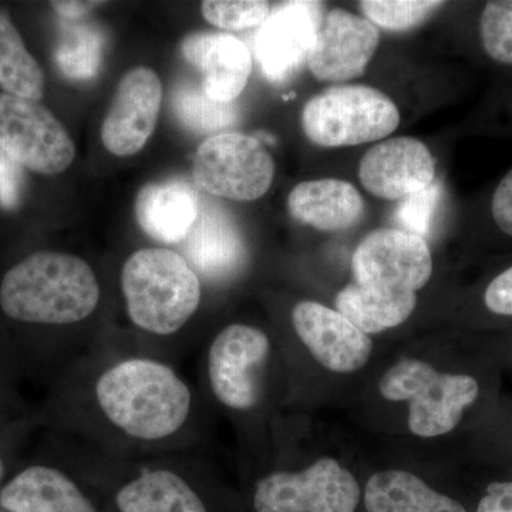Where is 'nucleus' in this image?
I'll list each match as a JSON object with an SVG mask.
<instances>
[{
    "mask_svg": "<svg viewBox=\"0 0 512 512\" xmlns=\"http://www.w3.org/2000/svg\"><path fill=\"white\" fill-rule=\"evenodd\" d=\"M379 390L390 402H409L410 431L433 439L456 429L476 402L480 384L468 375L441 373L423 360L403 359L384 372Z\"/></svg>",
    "mask_w": 512,
    "mask_h": 512,
    "instance_id": "nucleus-4",
    "label": "nucleus"
},
{
    "mask_svg": "<svg viewBox=\"0 0 512 512\" xmlns=\"http://www.w3.org/2000/svg\"><path fill=\"white\" fill-rule=\"evenodd\" d=\"M296 221L325 232L346 231L365 215V202L355 185L338 178H320L296 185L288 197Z\"/></svg>",
    "mask_w": 512,
    "mask_h": 512,
    "instance_id": "nucleus-18",
    "label": "nucleus"
},
{
    "mask_svg": "<svg viewBox=\"0 0 512 512\" xmlns=\"http://www.w3.org/2000/svg\"><path fill=\"white\" fill-rule=\"evenodd\" d=\"M23 167L0 148V207L16 210L22 200Z\"/></svg>",
    "mask_w": 512,
    "mask_h": 512,
    "instance_id": "nucleus-31",
    "label": "nucleus"
},
{
    "mask_svg": "<svg viewBox=\"0 0 512 512\" xmlns=\"http://www.w3.org/2000/svg\"><path fill=\"white\" fill-rule=\"evenodd\" d=\"M319 10L318 2H288L269 13L255 42L256 57L269 80H285L308 60L322 22Z\"/></svg>",
    "mask_w": 512,
    "mask_h": 512,
    "instance_id": "nucleus-15",
    "label": "nucleus"
},
{
    "mask_svg": "<svg viewBox=\"0 0 512 512\" xmlns=\"http://www.w3.org/2000/svg\"><path fill=\"white\" fill-rule=\"evenodd\" d=\"M275 163L258 138L220 133L198 147L192 161L195 187L232 201H255L274 183Z\"/></svg>",
    "mask_w": 512,
    "mask_h": 512,
    "instance_id": "nucleus-6",
    "label": "nucleus"
},
{
    "mask_svg": "<svg viewBox=\"0 0 512 512\" xmlns=\"http://www.w3.org/2000/svg\"><path fill=\"white\" fill-rule=\"evenodd\" d=\"M0 148L23 168L63 173L76 157L69 131L39 101L0 93Z\"/></svg>",
    "mask_w": 512,
    "mask_h": 512,
    "instance_id": "nucleus-8",
    "label": "nucleus"
},
{
    "mask_svg": "<svg viewBox=\"0 0 512 512\" xmlns=\"http://www.w3.org/2000/svg\"><path fill=\"white\" fill-rule=\"evenodd\" d=\"M2 476H3V464H2V460H0V480H2Z\"/></svg>",
    "mask_w": 512,
    "mask_h": 512,
    "instance_id": "nucleus-36",
    "label": "nucleus"
},
{
    "mask_svg": "<svg viewBox=\"0 0 512 512\" xmlns=\"http://www.w3.org/2000/svg\"><path fill=\"white\" fill-rule=\"evenodd\" d=\"M444 6L434 0H365L360 8L373 25L389 32H406L421 23Z\"/></svg>",
    "mask_w": 512,
    "mask_h": 512,
    "instance_id": "nucleus-27",
    "label": "nucleus"
},
{
    "mask_svg": "<svg viewBox=\"0 0 512 512\" xmlns=\"http://www.w3.org/2000/svg\"><path fill=\"white\" fill-rule=\"evenodd\" d=\"M96 399L111 424L133 439L173 436L191 413L187 384L170 366L151 359H127L110 367L96 384Z\"/></svg>",
    "mask_w": 512,
    "mask_h": 512,
    "instance_id": "nucleus-1",
    "label": "nucleus"
},
{
    "mask_svg": "<svg viewBox=\"0 0 512 512\" xmlns=\"http://www.w3.org/2000/svg\"><path fill=\"white\" fill-rule=\"evenodd\" d=\"M440 197V185L433 183L426 190L417 192L400 202L396 211V220L402 225L403 231L412 232L421 238L429 235Z\"/></svg>",
    "mask_w": 512,
    "mask_h": 512,
    "instance_id": "nucleus-30",
    "label": "nucleus"
},
{
    "mask_svg": "<svg viewBox=\"0 0 512 512\" xmlns=\"http://www.w3.org/2000/svg\"><path fill=\"white\" fill-rule=\"evenodd\" d=\"M365 508L367 512H467L454 498L403 470L373 474L365 488Z\"/></svg>",
    "mask_w": 512,
    "mask_h": 512,
    "instance_id": "nucleus-21",
    "label": "nucleus"
},
{
    "mask_svg": "<svg viewBox=\"0 0 512 512\" xmlns=\"http://www.w3.org/2000/svg\"><path fill=\"white\" fill-rule=\"evenodd\" d=\"M477 512H512V481L488 485Z\"/></svg>",
    "mask_w": 512,
    "mask_h": 512,
    "instance_id": "nucleus-34",
    "label": "nucleus"
},
{
    "mask_svg": "<svg viewBox=\"0 0 512 512\" xmlns=\"http://www.w3.org/2000/svg\"><path fill=\"white\" fill-rule=\"evenodd\" d=\"M131 322L153 335L178 332L197 312L201 282L187 259L167 248L134 252L121 271Z\"/></svg>",
    "mask_w": 512,
    "mask_h": 512,
    "instance_id": "nucleus-3",
    "label": "nucleus"
},
{
    "mask_svg": "<svg viewBox=\"0 0 512 512\" xmlns=\"http://www.w3.org/2000/svg\"><path fill=\"white\" fill-rule=\"evenodd\" d=\"M0 89L10 96L39 101L45 94V73L12 20L0 12Z\"/></svg>",
    "mask_w": 512,
    "mask_h": 512,
    "instance_id": "nucleus-24",
    "label": "nucleus"
},
{
    "mask_svg": "<svg viewBox=\"0 0 512 512\" xmlns=\"http://www.w3.org/2000/svg\"><path fill=\"white\" fill-rule=\"evenodd\" d=\"M100 302L92 266L76 255L43 251L3 276L0 306L9 318L37 325H72L89 318Z\"/></svg>",
    "mask_w": 512,
    "mask_h": 512,
    "instance_id": "nucleus-2",
    "label": "nucleus"
},
{
    "mask_svg": "<svg viewBox=\"0 0 512 512\" xmlns=\"http://www.w3.org/2000/svg\"><path fill=\"white\" fill-rule=\"evenodd\" d=\"M53 10L64 20H79L89 15L92 10L99 8L103 2H82V0H57L50 3Z\"/></svg>",
    "mask_w": 512,
    "mask_h": 512,
    "instance_id": "nucleus-35",
    "label": "nucleus"
},
{
    "mask_svg": "<svg viewBox=\"0 0 512 512\" xmlns=\"http://www.w3.org/2000/svg\"><path fill=\"white\" fill-rule=\"evenodd\" d=\"M163 84L154 70L140 66L121 77L103 126V146L117 157L140 153L156 130Z\"/></svg>",
    "mask_w": 512,
    "mask_h": 512,
    "instance_id": "nucleus-11",
    "label": "nucleus"
},
{
    "mask_svg": "<svg viewBox=\"0 0 512 512\" xmlns=\"http://www.w3.org/2000/svg\"><path fill=\"white\" fill-rule=\"evenodd\" d=\"M173 111L188 130L198 134H210L234 126L238 110L234 103L212 100L201 86L183 83L174 90Z\"/></svg>",
    "mask_w": 512,
    "mask_h": 512,
    "instance_id": "nucleus-26",
    "label": "nucleus"
},
{
    "mask_svg": "<svg viewBox=\"0 0 512 512\" xmlns=\"http://www.w3.org/2000/svg\"><path fill=\"white\" fill-rule=\"evenodd\" d=\"M120 512H207L198 494L170 470H150L117 493Z\"/></svg>",
    "mask_w": 512,
    "mask_h": 512,
    "instance_id": "nucleus-23",
    "label": "nucleus"
},
{
    "mask_svg": "<svg viewBox=\"0 0 512 512\" xmlns=\"http://www.w3.org/2000/svg\"><path fill=\"white\" fill-rule=\"evenodd\" d=\"M201 12L215 28L244 30L264 25L271 6L262 0H205Z\"/></svg>",
    "mask_w": 512,
    "mask_h": 512,
    "instance_id": "nucleus-28",
    "label": "nucleus"
},
{
    "mask_svg": "<svg viewBox=\"0 0 512 512\" xmlns=\"http://www.w3.org/2000/svg\"><path fill=\"white\" fill-rule=\"evenodd\" d=\"M362 490L352 471L323 457L301 471H278L258 481L256 512H356Z\"/></svg>",
    "mask_w": 512,
    "mask_h": 512,
    "instance_id": "nucleus-7",
    "label": "nucleus"
},
{
    "mask_svg": "<svg viewBox=\"0 0 512 512\" xmlns=\"http://www.w3.org/2000/svg\"><path fill=\"white\" fill-rule=\"evenodd\" d=\"M293 329L306 349L330 372L355 373L369 362L373 342L342 313L302 301L292 311Z\"/></svg>",
    "mask_w": 512,
    "mask_h": 512,
    "instance_id": "nucleus-14",
    "label": "nucleus"
},
{
    "mask_svg": "<svg viewBox=\"0 0 512 512\" xmlns=\"http://www.w3.org/2000/svg\"><path fill=\"white\" fill-rule=\"evenodd\" d=\"M181 244L191 268L210 279L227 278L247 259L237 222L210 202H200L197 220Z\"/></svg>",
    "mask_w": 512,
    "mask_h": 512,
    "instance_id": "nucleus-17",
    "label": "nucleus"
},
{
    "mask_svg": "<svg viewBox=\"0 0 512 512\" xmlns=\"http://www.w3.org/2000/svg\"><path fill=\"white\" fill-rule=\"evenodd\" d=\"M9 512H97L77 484L56 468L23 470L0 493Z\"/></svg>",
    "mask_w": 512,
    "mask_h": 512,
    "instance_id": "nucleus-20",
    "label": "nucleus"
},
{
    "mask_svg": "<svg viewBox=\"0 0 512 512\" xmlns=\"http://www.w3.org/2000/svg\"><path fill=\"white\" fill-rule=\"evenodd\" d=\"M491 212L498 228L512 237V170L498 184L491 202Z\"/></svg>",
    "mask_w": 512,
    "mask_h": 512,
    "instance_id": "nucleus-33",
    "label": "nucleus"
},
{
    "mask_svg": "<svg viewBox=\"0 0 512 512\" xmlns=\"http://www.w3.org/2000/svg\"><path fill=\"white\" fill-rule=\"evenodd\" d=\"M400 113L389 96L363 84L335 86L306 103L302 127L316 146L338 148L383 140L396 131Z\"/></svg>",
    "mask_w": 512,
    "mask_h": 512,
    "instance_id": "nucleus-5",
    "label": "nucleus"
},
{
    "mask_svg": "<svg viewBox=\"0 0 512 512\" xmlns=\"http://www.w3.org/2000/svg\"><path fill=\"white\" fill-rule=\"evenodd\" d=\"M271 352L261 329L234 323L212 340L208 377L218 402L232 410L252 409L259 399L258 370Z\"/></svg>",
    "mask_w": 512,
    "mask_h": 512,
    "instance_id": "nucleus-10",
    "label": "nucleus"
},
{
    "mask_svg": "<svg viewBox=\"0 0 512 512\" xmlns=\"http://www.w3.org/2000/svg\"><path fill=\"white\" fill-rule=\"evenodd\" d=\"M484 301L491 312L512 316V266L491 281L485 291Z\"/></svg>",
    "mask_w": 512,
    "mask_h": 512,
    "instance_id": "nucleus-32",
    "label": "nucleus"
},
{
    "mask_svg": "<svg viewBox=\"0 0 512 512\" xmlns=\"http://www.w3.org/2000/svg\"><path fill=\"white\" fill-rule=\"evenodd\" d=\"M359 178L375 197L403 201L434 183L436 160L417 138H390L367 150L360 160Z\"/></svg>",
    "mask_w": 512,
    "mask_h": 512,
    "instance_id": "nucleus-13",
    "label": "nucleus"
},
{
    "mask_svg": "<svg viewBox=\"0 0 512 512\" xmlns=\"http://www.w3.org/2000/svg\"><path fill=\"white\" fill-rule=\"evenodd\" d=\"M181 56L202 74V90L212 100L234 103L252 72L244 42L222 32H195L181 43Z\"/></svg>",
    "mask_w": 512,
    "mask_h": 512,
    "instance_id": "nucleus-16",
    "label": "nucleus"
},
{
    "mask_svg": "<svg viewBox=\"0 0 512 512\" xmlns=\"http://www.w3.org/2000/svg\"><path fill=\"white\" fill-rule=\"evenodd\" d=\"M379 43V29L372 22L332 9L320 22L306 62L320 82H348L366 72Z\"/></svg>",
    "mask_w": 512,
    "mask_h": 512,
    "instance_id": "nucleus-12",
    "label": "nucleus"
},
{
    "mask_svg": "<svg viewBox=\"0 0 512 512\" xmlns=\"http://www.w3.org/2000/svg\"><path fill=\"white\" fill-rule=\"evenodd\" d=\"M356 284L380 291L416 293L433 275L426 239L400 228L370 232L352 256Z\"/></svg>",
    "mask_w": 512,
    "mask_h": 512,
    "instance_id": "nucleus-9",
    "label": "nucleus"
},
{
    "mask_svg": "<svg viewBox=\"0 0 512 512\" xmlns=\"http://www.w3.org/2000/svg\"><path fill=\"white\" fill-rule=\"evenodd\" d=\"M480 35L491 59L512 66V0H493L485 5Z\"/></svg>",
    "mask_w": 512,
    "mask_h": 512,
    "instance_id": "nucleus-29",
    "label": "nucleus"
},
{
    "mask_svg": "<svg viewBox=\"0 0 512 512\" xmlns=\"http://www.w3.org/2000/svg\"><path fill=\"white\" fill-rule=\"evenodd\" d=\"M134 210L148 237L163 244H181L197 220L200 198L184 181L151 183L138 192Z\"/></svg>",
    "mask_w": 512,
    "mask_h": 512,
    "instance_id": "nucleus-19",
    "label": "nucleus"
},
{
    "mask_svg": "<svg viewBox=\"0 0 512 512\" xmlns=\"http://www.w3.org/2000/svg\"><path fill=\"white\" fill-rule=\"evenodd\" d=\"M336 311L366 335L397 328L413 315L416 293H396L352 282L336 296Z\"/></svg>",
    "mask_w": 512,
    "mask_h": 512,
    "instance_id": "nucleus-22",
    "label": "nucleus"
},
{
    "mask_svg": "<svg viewBox=\"0 0 512 512\" xmlns=\"http://www.w3.org/2000/svg\"><path fill=\"white\" fill-rule=\"evenodd\" d=\"M103 32L90 23L66 20L55 47V62L63 76L90 80L99 74L103 63Z\"/></svg>",
    "mask_w": 512,
    "mask_h": 512,
    "instance_id": "nucleus-25",
    "label": "nucleus"
}]
</instances>
